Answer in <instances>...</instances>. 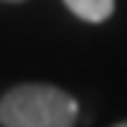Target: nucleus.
Listing matches in <instances>:
<instances>
[{
  "instance_id": "nucleus-1",
  "label": "nucleus",
  "mask_w": 127,
  "mask_h": 127,
  "mask_svg": "<svg viewBox=\"0 0 127 127\" xmlns=\"http://www.w3.org/2000/svg\"><path fill=\"white\" fill-rule=\"evenodd\" d=\"M76 113L79 104L73 96L42 82L14 85L0 99L3 127H73Z\"/></svg>"
},
{
  "instance_id": "nucleus-2",
  "label": "nucleus",
  "mask_w": 127,
  "mask_h": 127,
  "mask_svg": "<svg viewBox=\"0 0 127 127\" xmlns=\"http://www.w3.org/2000/svg\"><path fill=\"white\" fill-rule=\"evenodd\" d=\"M65 6L88 23H104L113 14L116 0H65Z\"/></svg>"
},
{
  "instance_id": "nucleus-3",
  "label": "nucleus",
  "mask_w": 127,
  "mask_h": 127,
  "mask_svg": "<svg viewBox=\"0 0 127 127\" xmlns=\"http://www.w3.org/2000/svg\"><path fill=\"white\" fill-rule=\"evenodd\" d=\"M116 127H127V122H122V124H116Z\"/></svg>"
},
{
  "instance_id": "nucleus-4",
  "label": "nucleus",
  "mask_w": 127,
  "mask_h": 127,
  "mask_svg": "<svg viewBox=\"0 0 127 127\" xmlns=\"http://www.w3.org/2000/svg\"><path fill=\"white\" fill-rule=\"evenodd\" d=\"M9 3H17V0H9Z\"/></svg>"
}]
</instances>
